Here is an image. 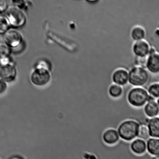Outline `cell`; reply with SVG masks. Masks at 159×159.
<instances>
[{
  "label": "cell",
  "instance_id": "obj_1",
  "mask_svg": "<svg viewBox=\"0 0 159 159\" xmlns=\"http://www.w3.org/2000/svg\"><path fill=\"white\" fill-rule=\"evenodd\" d=\"M51 70L49 65L44 61H40L31 73V83L37 87L46 86L51 82Z\"/></svg>",
  "mask_w": 159,
  "mask_h": 159
},
{
  "label": "cell",
  "instance_id": "obj_2",
  "mask_svg": "<svg viewBox=\"0 0 159 159\" xmlns=\"http://www.w3.org/2000/svg\"><path fill=\"white\" fill-rule=\"evenodd\" d=\"M139 126V123L134 120L124 121L118 126V134L121 139L131 141L138 136Z\"/></svg>",
  "mask_w": 159,
  "mask_h": 159
},
{
  "label": "cell",
  "instance_id": "obj_3",
  "mask_svg": "<svg viewBox=\"0 0 159 159\" xmlns=\"http://www.w3.org/2000/svg\"><path fill=\"white\" fill-rule=\"evenodd\" d=\"M128 81L134 87H143L146 90L150 85L148 72L145 68L139 66L132 68L129 71Z\"/></svg>",
  "mask_w": 159,
  "mask_h": 159
},
{
  "label": "cell",
  "instance_id": "obj_4",
  "mask_svg": "<svg viewBox=\"0 0 159 159\" xmlns=\"http://www.w3.org/2000/svg\"><path fill=\"white\" fill-rule=\"evenodd\" d=\"M5 13V16L11 27L19 29L26 24L27 21L26 14L18 6H9Z\"/></svg>",
  "mask_w": 159,
  "mask_h": 159
},
{
  "label": "cell",
  "instance_id": "obj_5",
  "mask_svg": "<svg viewBox=\"0 0 159 159\" xmlns=\"http://www.w3.org/2000/svg\"><path fill=\"white\" fill-rule=\"evenodd\" d=\"M149 95L147 90L141 87H134L129 91L127 99L131 105L135 107H142L148 101Z\"/></svg>",
  "mask_w": 159,
  "mask_h": 159
},
{
  "label": "cell",
  "instance_id": "obj_6",
  "mask_svg": "<svg viewBox=\"0 0 159 159\" xmlns=\"http://www.w3.org/2000/svg\"><path fill=\"white\" fill-rule=\"evenodd\" d=\"M4 43L11 49L16 48L22 43V35L18 29L11 27L4 35Z\"/></svg>",
  "mask_w": 159,
  "mask_h": 159
},
{
  "label": "cell",
  "instance_id": "obj_7",
  "mask_svg": "<svg viewBox=\"0 0 159 159\" xmlns=\"http://www.w3.org/2000/svg\"><path fill=\"white\" fill-rule=\"evenodd\" d=\"M18 71L13 64L1 67L0 78L8 84H11L16 80Z\"/></svg>",
  "mask_w": 159,
  "mask_h": 159
},
{
  "label": "cell",
  "instance_id": "obj_8",
  "mask_svg": "<svg viewBox=\"0 0 159 159\" xmlns=\"http://www.w3.org/2000/svg\"><path fill=\"white\" fill-rule=\"evenodd\" d=\"M146 68L151 72L158 74L159 71V55L153 48H151L148 56Z\"/></svg>",
  "mask_w": 159,
  "mask_h": 159
},
{
  "label": "cell",
  "instance_id": "obj_9",
  "mask_svg": "<svg viewBox=\"0 0 159 159\" xmlns=\"http://www.w3.org/2000/svg\"><path fill=\"white\" fill-rule=\"evenodd\" d=\"M130 149L134 153L139 155H146L150 159H157L150 154L146 153L147 146L145 141L141 139L134 140L130 144Z\"/></svg>",
  "mask_w": 159,
  "mask_h": 159
},
{
  "label": "cell",
  "instance_id": "obj_10",
  "mask_svg": "<svg viewBox=\"0 0 159 159\" xmlns=\"http://www.w3.org/2000/svg\"><path fill=\"white\" fill-rule=\"evenodd\" d=\"M112 79L114 83L123 86L128 82L129 73L126 70L120 68L113 73Z\"/></svg>",
  "mask_w": 159,
  "mask_h": 159
},
{
  "label": "cell",
  "instance_id": "obj_11",
  "mask_svg": "<svg viewBox=\"0 0 159 159\" xmlns=\"http://www.w3.org/2000/svg\"><path fill=\"white\" fill-rule=\"evenodd\" d=\"M150 47L149 43L144 40L137 41L134 44V53L138 57H144L148 55Z\"/></svg>",
  "mask_w": 159,
  "mask_h": 159
},
{
  "label": "cell",
  "instance_id": "obj_12",
  "mask_svg": "<svg viewBox=\"0 0 159 159\" xmlns=\"http://www.w3.org/2000/svg\"><path fill=\"white\" fill-rule=\"evenodd\" d=\"M102 139L104 143L110 145L116 144L121 140H120L117 131L113 129H107L104 132L102 135Z\"/></svg>",
  "mask_w": 159,
  "mask_h": 159
},
{
  "label": "cell",
  "instance_id": "obj_13",
  "mask_svg": "<svg viewBox=\"0 0 159 159\" xmlns=\"http://www.w3.org/2000/svg\"><path fill=\"white\" fill-rule=\"evenodd\" d=\"M155 100L148 101L144 107L145 113L148 117L152 118L158 116L159 98L157 99V102Z\"/></svg>",
  "mask_w": 159,
  "mask_h": 159
},
{
  "label": "cell",
  "instance_id": "obj_14",
  "mask_svg": "<svg viewBox=\"0 0 159 159\" xmlns=\"http://www.w3.org/2000/svg\"><path fill=\"white\" fill-rule=\"evenodd\" d=\"M147 126L149 135L153 138H159V118L158 116L149 119Z\"/></svg>",
  "mask_w": 159,
  "mask_h": 159
},
{
  "label": "cell",
  "instance_id": "obj_15",
  "mask_svg": "<svg viewBox=\"0 0 159 159\" xmlns=\"http://www.w3.org/2000/svg\"><path fill=\"white\" fill-rule=\"evenodd\" d=\"M148 152L152 156L159 159V139L158 138H149L146 144Z\"/></svg>",
  "mask_w": 159,
  "mask_h": 159
},
{
  "label": "cell",
  "instance_id": "obj_16",
  "mask_svg": "<svg viewBox=\"0 0 159 159\" xmlns=\"http://www.w3.org/2000/svg\"><path fill=\"white\" fill-rule=\"evenodd\" d=\"M108 92L110 96L113 98H119L122 96L124 93V89L121 86L113 84L110 86Z\"/></svg>",
  "mask_w": 159,
  "mask_h": 159
},
{
  "label": "cell",
  "instance_id": "obj_17",
  "mask_svg": "<svg viewBox=\"0 0 159 159\" xmlns=\"http://www.w3.org/2000/svg\"><path fill=\"white\" fill-rule=\"evenodd\" d=\"M145 36V31L142 27L136 26L132 30L131 36L132 39L135 41L144 40Z\"/></svg>",
  "mask_w": 159,
  "mask_h": 159
},
{
  "label": "cell",
  "instance_id": "obj_18",
  "mask_svg": "<svg viewBox=\"0 0 159 159\" xmlns=\"http://www.w3.org/2000/svg\"><path fill=\"white\" fill-rule=\"evenodd\" d=\"M137 137L146 141L150 138V136L147 125L144 124L140 125Z\"/></svg>",
  "mask_w": 159,
  "mask_h": 159
},
{
  "label": "cell",
  "instance_id": "obj_19",
  "mask_svg": "<svg viewBox=\"0 0 159 159\" xmlns=\"http://www.w3.org/2000/svg\"><path fill=\"white\" fill-rule=\"evenodd\" d=\"M8 21L5 16H0V35H4L11 28Z\"/></svg>",
  "mask_w": 159,
  "mask_h": 159
},
{
  "label": "cell",
  "instance_id": "obj_20",
  "mask_svg": "<svg viewBox=\"0 0 159 159\" xmlns=\"http://www.w3.org/2000/svg\"><path fill=\"white\" fill-rule=\"evenodd\" d=\"M148 91L151 96L156 99H158L159 97V83H155L151 84L148 88Z\"/></svg>",
  "mask_w": 159,
  "mask_h": 159
},
{
  "label": "cell",
  "instance_id": "obj_21",
  "mask_svg": "<svg viewBox=\"0 0 159 159\" xmlns=\"http://www.w3.org/2000/svg\"><path fill=\"white\" fill-rule=\"evenodd\" d=\"M12 49L6 43H0V58L10 56Z\"/></svg>",
  "mask_w": 159,
  "mask_h": 159
},
{
  "label": "cell",
  "instance_id": "obj_22",
  "mask_svg": "<svg viewBox=\"0 0 159 159\" xmlns=\"http://www.w3.org/2000/svg\"><path fill=\"white\" fill-rule=\"evenodd\" d=\"M148 56L144 57H138L136 60V64L139 66L142 67L144 68H146Z\"/></svg>",
  "mask_w": 159,
  "mask_h": 159
},
{
  "label": "cell",
  "instance_id": "obj_23",
  "mask_svg": "<svg viewBox=\"0 0 159 159\" xmlns=\"http://www.w3.org/2000/svg\"><path fill=\"white\" fill-rule=\"evenodd\" d=\"M8 84L0 78V95L4 94L7 91Z\"/></svg>",
  "mask_w": 159,
  "mask_h": 159
},
{
  "label": "cell",
  "instance_id": "obj_24",
  "mask_svg": "<svg viewBox=\"0 0 159 159\" xmlns=\"http://www.w3.org/2000/svg\"><path fill=\"white\" fill-rule=\"evenodd\" d=\"M8 7L7 0H0V14L5 12Z\"/></svg>",
  "mask_w": 159,
  "mask_h": 159
},
{
  "label": "cell",
  "instance_id": "obj_25",
  "mask_svg": "<svg viewBox=\"0 0 159 159\" xmlns=\"http://www.w3.org/2000/svg\"><path fill=\"white\" fill-rule=\"evenodd\" d=\"M10 56L0 58V66L1 67L6 66L11 63L10 59Z\"/></svg>",
  "mask_w": 159,
  "mask_h": 159
},
{
  "label": "cell",
  "instance_id": "obj_26",
  "mask_svg": "<svg viewBox=\"0 0 159 159\" xmlns=\"http://www.w3.org/2000/svg\"><path fill=\"white\" fill-rule=\"evenodd\" d=\"M87 2L89 3H95L98 2L99 0H86Z\"/></svg>",
  "mask_w": 159,
  "mask_h": 159
}]
</instances>
